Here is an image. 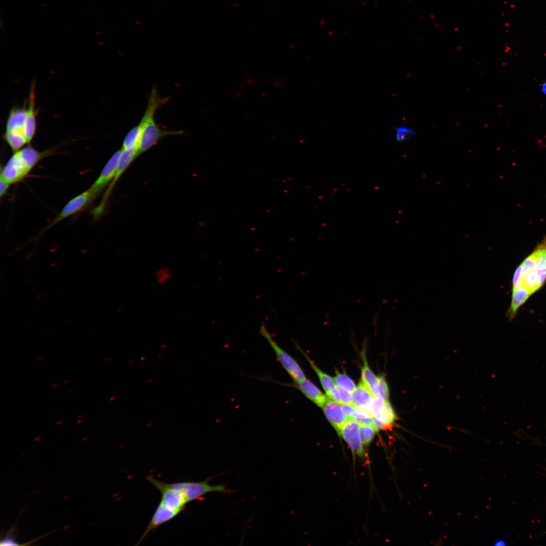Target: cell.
Listing matches in <instances>:
<instances>
[{
  "mask_svg": "<svg viewBox=\"0 0 546 546\" xmlns=\"http://www.w3.org/2000/svg\"><path fill=\"white\" fill-rule=\"evenodd\" d=\"M31 170L18 151L9 159L3 171L2 176L9 183L18 181L23 178Z\"/></svg>",
  "mask_w": 546,
  "mask_h": 546,
  "instance_id": "cell-6",
  "label": "cell"
},
{
  "mask_svg": "<svg viewBox=\"0 0 546 546\" xmlns=\"http://www.w3.org/2000/svg\"><path fill=\"white\" fill-rule=\"evenodd\" d=\"M538 251V259L535 269L538 285L540 289L546 281V236L535 246Z\"/></svg>",
  "mask_w": 546,
  "mask_h": 546,
  "instance_id": "cell-17",
  "label": "cell"
},
{
  "mask_svg": "<svg viewBox=\"0 0 546 546\" xmlns=\"http://www.w3.org/2000/svg\"><path fill=\"white\" fill-rule=\"evenodd\" d=\"M363 361L361 369V381L374 397L379 395L378 377L372 371L368 365L365 350L361 352Z\"/></svg>",
  "mask_w": 546,
  "mask_h": 546,
  "instance_id": "cell-15",
  "label": "cell"
},
{
  "mask_svg": "<svg viewBox=\"0 0 546 546\" xmlns=\"http://www.w3.org/2000/svg\"><path fill=\"white\" fill-rule=\"evenodd\" d=\"M12 530H11L9 533H7L5 538L1 540V545H19L14 539L13 536Z\"/></svg>",
  "mask_w": 546,
  "mask_h": 546,
  "instance_id": "cell-27",
  "label": "cell"
},
{
  "mask_svg": "<svg viewBox=\"0 0 546 546\" xmlns=\"http://www.w3.org/2000/svg\"><path fill=\"white\" fill-rule=\"evenodd\" d=\"M416 131L405 125H399L395 129V138L398 142H404L415 136Z\"/></svg>",
  "mask_w": 546,
  "mask_h": 546,
  "instance_id": "cell-24",
  "label": "cell"
},
{
  "mask_svg": "<svg viewBox=\"0 0 546 546\" xmlns=\"http://www.w3.org/2000/svg\"><path fill=\"white\" fill-rule=\"evenodd\" d=\"M73 391H74L73 390L69 391H68V393H71L72 392H73Z\"/></svg>",
  "mask_w": 546,
  "mask_h": 546,
  "instance_id": "cell-36",
  "label": "cell"
},
{
  "mask_svg": "<svg viewBox=\"0 0 546 546\" xmlns=\"http://www.w3.org/2000/svg\"><path fill=\"white\" fill-rule=\"evenodd\" d=\"M35 81H33L31 86L27 107V114L24 127V134L29 144L36 131L37 110L35 108Z\"/></svg>",
  "mask_w": 546,
  "mask_h": 546,
  "instance_id": "cell-10",
  "label": "cell"
},
{
  "mask_svg": "<svg viewBox=\"0 0 546 546\" xmlns=\"http://www.w3.org/2000/svg\"><path fill=\"white\" fill-rule=\"evenodd\" d=\"M42 358V357H37V358H36V359L37 360H39V359H41Z\"/></svg>",
  "mask_w": 546,
  "mask_h": 546,
  "instance_id": "cell-33",
  "label": "cell"
},
{
  "mask_svg": "<svg viewBox=\"0 0 546 546\" xmlns=\"http://www.w3.org/2000/svg\"><path fill=\"white\" fill-rule=\"evenodd\" d=\"M62 422H63V421H60V422H57V424H59V423H62Z\"/></svg>",
  "mask_w": 546,
  "mask_h": 546,
  "instance_id": "cell-35",
  "label": "cell"
},
{
  "mask_svg": "<svg viewBox=\"0 0 546 546\" xmlns=\"http://www.w3.org/2000/svg\"><path fill=\"white\" fill-rule=\"evenodd\" d=\"M26 102L23 107H15L11 110L6 122V130L23 132L27 114Z\"/></svg>",
  "mask_w": 546,
  "mask_h": 546,
  "instance_id": "cell-14",
  "label": "cell"
},
{
  "mask_svg": "<svg viewBox=\"0 0 546 546\" xmlns=\"http://www.w3.org/2000/svg\"><path fill=\"white\" fill-rule=\"evenodd\" d=\"M338 389L342 403L352 404V394L348 391L338 387Z\"/></svg>",
  "mask_w": 546,
  "mask_h": 546,
  "instance_id": "cell-26",
  "label": "cell"
},
{
  "mask_svg": "<svg viewBox=\"0 0 546 546\" xmlns=\"http://www.w3.org/2000/svg\"><path fill=\"white\" fill-rule=\"evenodd\" d=\"M337 433L346 442L353 454L361 458L366 457V452L360 435L359 424L354 419L349 418Z\"/></svg>",
  "mask_w": 546,
  "mask_h": 546,
  "instance_id": "cell-5",
  "label": "cell"
},
{
  "mask_svg": "<svg viewBox=\"0 0 546 546\" xmlns=\"http://www.w3.org/2000/svg\"><path fill=\"white\" fill-rule=\"evenodd\" d=\"M374 397L361 380L352 393V404L356 407L366 411L372 416V406Z\"/></svg>",
  "mask_w": 546,
  "mask_h": 546,
  "instance_id": "cell-13",
  "label": "cell"
},
{
  "mask_svg": "<svg viewBox=\"0 0 546 546\" xmlns=\"http://www.w3.org/2000/svg\"><path fill=\"white\" fill-rule=\"evenodd\" d=\"M359 426L362 444L363 445H368L372 441L376 432L378 431L373 426L370 425L360 424Z\"/></svg>",
  "mask_w": 546,
  "mask_h": 546,
  "instance_id": "cell-23",
  "label": "cell"
},
{
  "mask_svg": "<svg viewBox=\"0 0 546 546\" xmlns=\"http://www.w3.org/2000/svg\"><path fill=\"white\" fill-rule=\"evenodd\" d=\"M4 138L12 150L16 152L28 144L23 132L16 130H6Z\"/></svg>",
  "mask_w": 546,
  "mask_h": 546,
  "instance_id": "cell-19",
  "label": "cell"
},
{
  "mask_svg": "<svg viewBox=\"0 0 546 546\" xmlns=\"http://www.w3.org/2000/svg\"><path fill=\"white\" fill-rule=\"evenodd\" d=\"M169 99V97L161 98L155 86L152 88L145 111L139 124L141 128V136L138 147L139 156L157 145L164 137L185 133L180 130H164L155 122L154 116L156 111L168 102Z\"/></svg>",
  "mask_w": 546,
  "mask_h": 546,
  "instance_id": "cell-1",
  "label": "cell"
},
{
  "mask_svg": "<svg viewBox=\"0 0 546 546\" xmlns=\"http://www.w3.org/2000/svg\"><path fill=\"white\" fill-rule=\"evenodd\" d=\"M121 152V150L120 149L112 155L102 170L97 179L89 188L96 196L112 181Z\"/></svg>",
  "mask_w": 546,
  "mask_h": 546,
  "instance_id": "cell-8",
  "label": "cell"
},
{
  "mask_svg": "<svg viewBox=\"0 0 546 546\" xmlns=\"http://www.w3.org/2000/svg\"><path fill=\"white\" fill-rule=\"evenodd\" d=\"M10 183L6 181L2 176H0V196L2 198L7 193L10 186Z\"/></svg>",
  "mask_w": 546,
  "mask_h": 546,
  "instance_id": "cell-28",
  "label": "cell"
},
{
  "mask_svg": "<svg viewBox=\"0 0 546 546\" xmlns=\"http://www.w3.org/2000/svg\"><path fill=\"white\" fill-rule=\"evenodd\" d=\"M378 380L379 396H381L384 400L388 401L389 397V387L384 376L383 375L379 376L378 377Z\"/></svg>",
  "mask_w": 546,
  "mask_h": 546,
  "instance_id": "cell-25",
  "label": "cell"
},
{
  "mask_svg": "<svg viewBox=\"0 0 546 546\" xmlns=\"http://www.w3.org/2000/svg\"><path fill=\"white\" fill-rule=\"evenodd\" d=\"M333 379L337 387L343 388L351 394L356 389V386L353 381L346 374H342L338 371H336V376Z\"/></svg>",
  "mask_w": 546,
  "mask_h": 546,
  "instance_id": "cell-22",
  "label": "cell"
},
{
  "mask_svg": "<svg viewBox=\"0 0 546 546\" xmlns=\"http://www.w3.org/2000/svg\"><path fill=\"white\" fill-rule=\"evenodd\" d=\"M147 479L161 492L160 503L180 513L185 510L186 504L188 502L183 491L177 489L166 486L164 482L152 476L147 477Z\"/></svg>",
  "mask_w": 546,
  "mask_h": 546,
  "instance_id": "cell-4",
  "label": "cell"
},
{
  "mask_svg": "<svg viewBox=\"0 0 546 546\" xmlns=\"http://www.w3.org/2000/svg\"><path fill=\"white\" fill-rule=\"evenodd\" d=\"M340 404L327 396L322 407L326 417L337 432L349 418L343 413Z\"/></svg>",
  "mask_w": 546,
  "mask_h": 546,
  "instance_id": "cell-12",
  "label": "cell"
},
{
  "mask_svg": "<svg viewBox=\"0 0 546 546\" xmlns=\"http://www.w3.org/2000/svg\"><path fill=\"white\" fill-rule=\"evenodd\" d=\"M531 295V293L523 287L512 290L511 303L506 314L510 321H512L515 317L519 308Z\"/></svg>",
  "mask_w": 546,
  "mask_h": 546,
  "instance_id": "cell-16",
  "label": "cell"
},
{
  "mask_svg": "<svg viewBox=\"0 0 546 546\" xmlns=\"http://www.w3.org/2000/svg\"><path fill=\"white\" fill-rule=\"evenodd\" d=\"M141 136V128L139 125L131 128L125 135L123 141L121 149L130 150L136 149L139 146Z\"/></svg>",
  "mask_w": 546,
  "mask_h": 546,
  "instance_id": "cell-21",
  "label": "cell"
},
{
  "mask_svg": "<svg viewBox=\"0 0 546 546\" xmlns=\"http://www.w3.org/2000/svg\"><path fill=\"white\" fill-rule=\"evenodd\" d=\"M82 421H83L82 420H78V421L77 422V423H80V422H82Z\"/></svg>",
  "mask_w": 546,
  "mask_h": 546,
  "instance_id": "cell-31",
  "label": "cell"
},
{
  "mask_svg": "<svg viewBox=\"0 0 546 546\" xmlns=\"http://www.w3.org/2000/svg\"><path fill=\"white\" fill-rule=\"evenodd\" d=\"M58 384H59L58 383L54 384L52 385V387L57 386L58 385Z\"/></svg>",
  "mask_w": 546,
  "mask_h": 546,
  "instance_id": "cell-30",
  "label": "cell"
},
{
  "mask_svg": "<svg viewBox=\"0 0 546 546\" xmlns=\"http://www.w3.org/2000/svg\"><path fill=\"white\" fill-rule=\"evenodd\" d=\"M540 90L541 93L546 96V81L542 82L540 85Z\"/></svg>",
  "mask_w": 546,
  "mask_h": 546,
  "instance_id": "cell-29",
  "label": "cell"
},
{
  "mask_svg": "<svg viewBox=\"0 0 546 546\" xmlns=\"http://www.w3.org/2000/svg\"><path fill=\"white\" fill-rule=\"evenodd\" d=\"M179 513H180L179 512L174 510L160 503L136 545L139 544L149 532L156 530L159 526L173 519Z\"/></svg>",
  "mask_w": 546,
  "mask_h": 546,
  "instance_id": "cell-9",
  "label": "cell"
},
{
  "mask_svg": "<svg viewBox=\"0 0 546 546\" xmlns=\"http://www.w3.org/2000/svg\"><path fill=\"white\" fill-rule=\"evenodd\" d=\"M277 383L298 389L308 399L321 407H323L327 398V396L324 395L312 382L307 379L291 384Z\"/></svg>",
  "mask_w": 546,
  "mask_h": 546,
  "instance_id": "cell-11",
  "label": "cell"
},
{
  "mask_svg": "<svg viewBox=\"0 0 546 546\" xmlns=\"http://www.w3.org/2000/svg\"><path fill=\"white\" fill-rule=\"evenodd\" d=\"M211 479V477H209L201 482H178L172 483L164 482V484L166 486L183 491L188 502L202 499L204 495L210 492L229 493L233 491L223 484L215 485L209 484L208 482Z\"/></svg>",
  "mask_w": 546,
  "mask_h": 546,
  "instance_id": "cell-3",
  "label": "cell"
},
{
  "mask_svg": "<svg viewBox=\"0 0 546 546\" xmlns=\"http://www.w3.org/2000/svg\"><path fill=\"white\" fill-rule=\"evenodd\" d=\"M96 195L89 189L71 199L62 208L49 227L83 209Z\"/></svg>",
  "mask_w": 546,
  "mask_h": 546,
  "instance_id": "cell-7",
  "label": "cell"
},
{
  "mask_svg": "<svg viewBox=\"0 0 546 546\" xmlns=\"http://www.w3.org/2000/svg\"><path fill=\"white\" fill-rule=\"evenodd\" d=\"M83 416V415H80V416H78L77 418H82Z\"/></svg>",
  "mask_w": 546,
  "mask_h": 546,
  "instance_id": "cell-32",
  "label": "cell"
},
{
  "mask_svg": "<svg viewBox=\"0 0 546 546\" xmlns=\"http://www.w3.org/2000/svg\"><path fill=\"white\" fill-rule=\"evenodd\" d=\"M294 343L296 346V347L300 351V352L305 356L307 360L308 361L311 367L314 370L318 377L321 383L324 388L327 395H328L332 389L336 387L335 383L334 381V379L330 376L321 371L313 362V361L308 357V356L301 349V348L298 345V344L294 341Z\"/></svg>",
  "mask_w": 546,
  "mask_h": 546,
  "instance_id": "cell-18",
  "label": "cell"
},
{
  "mask_svg": "<svg viewBox=\"0 0 546 546\" xmlns=\"http://www.w3.org/2000/svg\"><path fill=\"white\" fill-rule=\"evenodd\" d=\"M20 155L31 170L40 160L45 153H40L31 146H28L18 150Z\"/></svg>",
  "mask_w": 546,
  "mask_h": 546,
  "instance_id": "cell-20",
  "label": "cell"
},
{
  "mask_svg": "<svg viewBox=\"0 0 546 546\" xmlns=\"http://www.w3.org/2000/svg\"><path fill=\"white\" fill-rule=\"evenodd\" d=\"M70 382V380H67V381H64V383H67V382Z\"/></svg>",
  "mask_w": 546,
  "mask_h": 546,
  "instance_id": "cell-34",
  "label": "cell"
},
{
  "mask_svg": "<svg viewBox=\"0 0 546 546\" xmlns=\"http://www.w3.org/2000/svg\"><path fill=\"white\" fill-rule=\"evenodd\" d=\"M259 333L268 342L278 361L293 382H298L306 379L304 372L297 361L275 341L263 322L261 324Z\"/></svg>",
  "mask_w": 546,
  "mask_h": 546,
  "instance_id": "cell-2",
  "label": "cell"
}]
</instances>
